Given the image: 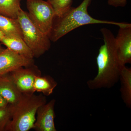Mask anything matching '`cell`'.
I'll return each mask as SVG.
<instances>
[{
  "label": "cell",
  "mask_w": 131,
  "mask_h": 131,
  "mask_svg": "<svg viewBox=\"0 0 131 131\" xmlns=\"http://www.w3.org/2000/svg\"><path fill=\"white\" fill-rule=\"evenodd\" d=\"M93 0H83L76 7H72L62 16H54L53 25L49 35L51 41L57 42L64 35L78 27L92 24H108L119 27L126 24L98 19L93 18L89 14L88 8Z\"/></svg>",
  "instance_id": "7a4b0ae2"
},
{
  "label": "cell",
  "mask_w": 131,
  "mask_h": 131,
  "mask_svg": "<svg viewBox=\"0 0 131 131\" xmlns=\"http://www.w3.org/2000/svg\"><path fill=\"white\" fill-rule=\"evenodd\" d=\"M46 103L43 95L23 94L18 102L13 105L12 119L5 131H28L33 129L38 108Z\"/></svg>",
  "instance_id": "3957f363"
},
{
  "label": "cell",
  "mask_w": 131,
  "mask_h": 131,
  "mask_svg": "<svg viewBox=\"0 0 131 131\" xmlns=\"http://www.w3.org/2000/svg\"><path fill=\"white\" fill-rule=\"evenodd\" d=\"M103 44L100 47L96 57L98 73L93 80H89L87 85L90 89L110 88L119 81L120 74L124 65L117 55L115 36L107 28L100 30Z\"/></svg>",
  "instance_id": "6da1fadb"
},
{
  "label": "cell",
  "mask_w": 131,
  "mask_h": 131,
  "mask_svg": "<svg viewBox=\"0 0 131 131\" xmlns=\"http://www.w3.org/2000/svg\"><path fill=\"white\" fill-rule=\"evenodd\" d=\"M34 64V59L20 55L8 48L0 52V76L19 68L29 67Z\"/></svg>",
  "instance_id": "52a82bcc"
},
{
  "label": "cell",
  "mask_w": 131,
  "mask_h": 131,
  "mask_svg": "<svg viewBox=\"0 0 131 131\" xmlns=\"http://www.w3.org/2000/svg\"><path fill=\"white\" fill-rule=\"evenodd\" d=\"M0 94L8 104L14 105L21 99V93L8 74L0 76Z\"/></svg>",
  "instance_id": "30bf717a"
},
{
  "label": "cell",
  "mask_w": 131,
  "mask_h": 131,
  "mask_svg": "<svg viewBox=\"0 0 131 131\" xmlns=\"http://www.w3.org/2000/svg\"><path fill=\"white\" fill-rule=\"evenodd\" d=\"M9 74L21 93L32 94L35 93L34 84L35 78L41 75V73L38 67L34 64L29 67L16 69Z\"/></svg>",
  "instance_id": "8992f818"
},
{
  "label": "cell",
  "mask_w": 131,
  "mask_h": 131,
  "mask_svg": "<svg viewBox=\"0 0 131 131\" xmlns=\"http://www.w3.org/2000/svg\"><path fill=\"white\" fill-rule=\"evenodd\" d=\"M54 9L55 16L61 17L72 7L73 0H47Z\"/></svg>",
  "instance_id": "2e32d148"
},
{
  "label": "cell",
  "mask_w": 131,
  "mask_h": 131,
  "mask_svg": "<svg viewBox=\"0 0 131 131\" xmlns=\"http://www.w3.org/2000/svg\"><path fill=\"white\" fill-rule=\"evenodd\" d=\"M5 35L1 30H0V41H1Z\"/></svg>",
  "instance_id": "ffe728a7"
},
{
  "label": "cell",
  "mask_w": 131,
  "mask_h": 131,
  "mask_svg": "<svg viewBox=\"0 0 131 131\" xmlns=\"http://www.w3.org/2000/svg\"><path fill=\"white\" fill-rule=\"evenodd\" d=\"M1 42L7 48L20 55L29 58H34L30 49L21 38L5 36Z\"/></svg>",
  "instance_id": "8fae6325"
},
{
  "label": "cell",
  "mask_w": 131,
  "mask_h": 131,
  "mask_svg": "<svg viewBox=\"0 0 131 131\" xmlns=\"http://www.w3.org/2000/svg\"><path fill=\"white\" fill-rule=\"evenodd\" d=\"M0 30L5 35L23 39L22 31L18 19L0 14Z\"/></svg>",
  "instance_id": "7c38bea8"
},
{
  "label": "cell",
  "mask_w": 131,
  "mask_h": 131,
  "mask_svg": "<svg viewBox=\"0 0 131 131\" xmlns=\"http://www.w3.org/2000/svg\"><path fill=\"white\" fill-rule=\"evenodd\" d=\"M54 99L39 107L33 129L36 131H57L54 123L56 117Z\"/></svg>",
  "instance_id": "9c48e42d"
},
{
  "label": "cell",
  "mask_w": 131,
  "mask_h": 131,
  "mask_svg": "<svg viewBox=\"0 0 131 131\" xmlns=\"http://www.w3.org/2000/svg\"><path fill=\"white\" fill-rule=\"evenodd\" d=\"M21 0H0V14L17 19Z\"/></svg>",
  "instance_id": "9a60e30c"
},
{
  "label": "cell",
  "mask_w": 131,
  "mask_h": 131,
  "mask_svg": "<svg viewBox=\"0 0 131 131\" xmlns=\"http://www.w3.org/2000/svg\"><path fill=\"white\" fill-rule=\"evenodd\" d=\"M26 6L31 21L42 32L49 36L55 16L51 5L44 0H27Z\"/></svg>",
  "instance_id": "5b68a950"
},
{
  "label": "cell",
  "mask_w": 131,
  "mask_h": 131,
  "mask_svg": "<svg viewBox=\"0 0 131 131\" xmlns=\"http://www.w3.org/2000/svg\"><path fill=\"white\" fill-rule=\"evenodd\" d=\"M13 106L9 104L6 107L0 108V131H5L12 118Z\"/></svg>",
  "instance_id": "e0dca14e"
},
{
  "label": "cell",
  "mask_w": 131,
  "mask_h": 131,
  "mask_svg": "<svg viewBox=\"0 0 131 131\" xmlns=\"http://www.w3.org/2000/svg\"><path fill=\"white\" fill-rule=\"evenodd\" d=\"M23 35V40L30 49L34 58L39 57L49 50L51 40L31 21L27 12L21 9L17 17Z\"/></svg>",
  "instance_id": "277c9868"
},
{
  "label": "cell",
  "mask_w": 131,
  "mask_h": 131,
  "mask_svg": "<svg viewBox=\"0 0 131 131\" xmlns=\"http://www.w3.org/2000/svg\"><path fill=\"white\" fill-rule=\"evenodd\" d=\"M57 85V83L51 77L40 75L35 78L34 89L35 92H41L45 96H48L53 93Z\"/></svg>",
  "instance_id": "5bb4252c"
},
{
  "label": "cell",
  "mask_w": 131,
  "mask_h": 131,
  "mask_svg": "<svg viewBox=\"0 0 131 131\" xmlns=\"http://www.w3.org/2000/svg\"><path fill=\"white\" fill-rule=\"evenodd\" d=\"M119 80L121 83L120 91L124 103L129 108L131 107V69L125 66L122 68Z\"/></svg>",
  "instance_id": "4fadbf2b"
},
{
  "label": "cell",
  "mask_w": 131,
  "mask_h": 131,
  "mask_svg": "<svg viewBox=\"0 0 131 131\" xmlns=\"http://www.w3.org/2000/svg\"><path fill=\"white\" fill-rule=\"evenodd\" d=\"M115 42L118 57L123 65L131 63V24L119 27Z\"/></svg>",
  "instance_id": "ba28073f"
},
{
  "label": "cell",
  "mask_w": 131,
  "mask_h": 131,
  "mask_svg": "<svg viewBox=\"0 0 131 131\" xmlns=\"http://www.w3.org/2000/svg\"><path fill=\"white\" fill-rule=\"evenodd\" d=\"M9 104L7 102L0 94V108L6 107Z\"/></svg>",
  "instance_id": "d6986e66"
},
{
  "label": "cell",
  "mask_w": 131,
  "mask_h": 131,
  "mask_svg": "<svg viewBox=\"0 0 131 131\" xmlns=\"http://www.w3.org/2000/svg\"><path fill=\"white\" fill-rule=\"evenodd\" d=\"M4 49H3V47H2L1 45L0 44V52H1L3 50H4Z\"/></svg>",
  "instance_id": "44dd1931"
},
{
  "label": "cell",
  "mask_w": 131,
  "mask_h": 131,
  "mask_svg": "<svg viewBox=\"0 0 131 131\" xmlns=\"http://www.w3.org/2000/svg\"><path fill=\"white\" fill-rule=\"evenodd\" d=\"M108 5L114 7H124L127 4V0H108Z\"/></svg>",
  "instance_id": "ac0fdd59"
}]
</instances>
